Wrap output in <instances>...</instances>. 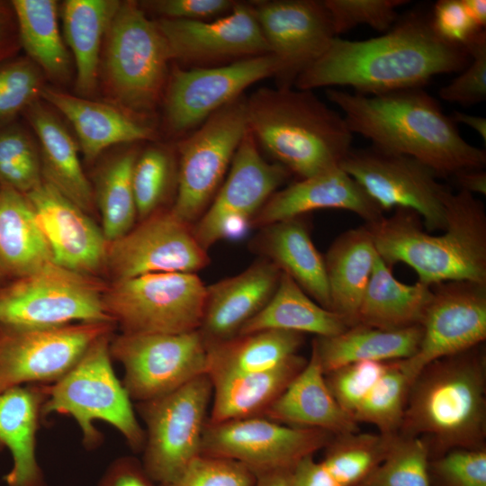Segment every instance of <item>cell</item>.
I'll return each instance as SVG.
<instances>
[{"label":"cell","instance_id":"cell-1","mask_svg":"<svg viewBox=\"0 0 486 486\" xmlns=\"http://www.w3.org/2000/svg\"><path fill=\"white\" fill-rule=\"evenodd\" d=\"M470 60L464 46L436 32L431 11L415 8L381 36L363 40L335 37L293 86L311 91L349 86L356 94H380L423 87L435 76L461 72Z\"/></svg>","mask_w":486,"mask_h":486},{"label":"cell","instance_id":"cell-2","mask_svg":"<svg viewBox=\"0 0 486 486\" xmlns=\"http://www.w3.org/2000/svg\"><path fill=\"white\" fill-rule=\"evenodd\" d=\"M326 95L343 112L353 135L370 140L379 149L420 161L438 178L484 169L485 149L468 143L423 87L371 95L331 88Z\"/></svg>","mask_w":486,"mask_h":486},{"label":"cell","instance_id":"cell-3","mask_svg":"<svg viewBox=\"0 0 486 486\" xmlns=\"http://www.w3.org/2000/svg\"><path fill=\"white\" fill-rule=\"evenodd\" d=\"M446 226L441 235L424 230L415 212L396 208L390 217L365 223L379 256L392 266L411 267L428 285L451 281L486 284V212L473 194L449 188L443 195Z\"/></svg>","mask_w":486,"mask_h":486},{"label":"cell","instance_id":"cell-4","mask_svg":"<svg viewBox=\"0 0 486 486\" xmlns=\"http://www.w3.org/2000/svg\"><path fill=\"white\" fill-rule=\"evenodd\" d=\"M399 435L423 439L435 457L485 448L486 360L482 344L428 364L411 382Z\"/></svg>","mask_w":486,"mask_h":486},{"label":"cell","instance_id":"cell-5","mask_svg":"<svg viewBox=\"0 0 486 486\" xmlns=\"http://www.w3.org/2000/svg\"><path fill=\"white\" fill-rule=\"evenodd\" d=\"M246 112L256 141L300 179L338 166L352 148L343 115L311 90L259 88L246 98Z\"/></svg>","mask_w":486,"mask_h":486},{"label":"cell","instance_id":"cell-6","mask_svg":"<svg viewBox=\"0 0 486 486\" xmlns=\"http://www.w3.org/2000/svg\"><path fill=\"white\" fill-rule=\"evenodd\" d=\"M112 333L100 337L67 374L46 384L41 418L51 414L72 417L80 429L83 446L89 451L104 441L94 421H104L123 436L133 452L141 453L145 430L112 367Z\"/></svg>","mask_w":486,"mask_h":486},{"label":"cell","instance_id":"cell-7","mask_svg":"<svg viewBox=\"0 0 486 486\" xmlns=\"http://www.w3.org/2000/svg\"><path fill=\"white\" fill-rule=\"evenodd\" d=\"M92 275L51 263L0 287V328L40 329L78 322H114Z\"/></svg>","mask_w":486,"mask_h":486},{"label":"cell","instance_id":"cell-8","mask_svg":"<svg viewBox=\"0 0 486 486\" xmlns=\"http://www.w3.org/2000/svg\"><path fill=\"white\" fill-rule=\"evenodd\" d=\"M106 35L104 73L112 94L130 112H150L162 94L171 60L156 22L135 2H121Z\"/></svg>","mask_w":486,"mask_h":486},{"label":"cell","instance_id":"cell-9","mask_svg":"<svg viewBox=\"0 0 486 486\" xmlns=\"http://www.w3.org/2000/svg\"><path fill=\"white\" fill-rule=\"evenodd\" d=\"M212 398V384L204 374L161 397L136 402L145 425L141 463L158 484L176 479L202 454Z\"/></svg>","mask_w":486,"mask_h":486},{"label":"cell","instance_id":"cell-10","mask_svg":"<svg viewBox=\"0 0 486 486\" xmlns=\"http://www.w3.org/2000/svg\"><path fill=\"white\" fill-rule=\"evenodd\" d=\"M103 297L122 333H184L201 326L206 285L195 273H154L114 280Z\"/></svg>","mask_w":486,"mask_h":486},{"label":"cell","instance_id":"cell-11","mask_svg":"<svg viewBox=\"0 0 486 486\" xmlns=\"http://www.w3.org/2000/svg\"><path fill=\"white\" fill-rule=\"evenodd\" d=\"M246 98L207 118L179 146L176 196L170 212L193 226L209 207L248 132Z\"/></svg>","mask_w":486,"mask_h":486},{"label":"cell","instance_id":"cell-12","mask_svg":"<svg viewBox=\"0 0 486 486\" xmlns=\"http://www.w3.org/2000/svg\"><path fill=\"white\" fill-rule=\"evenodd\" d=\"M112 358L123 368L130 399L167 394L207 372L208 346L199 329L184 333H121L112 338Z\"/></svg>","mask_w":486,"mask_h":486},{"label":"cell","instance_id":"cell-13","mask_svg":"<svg viewBox=\"0 0 486 486\" xmlns=\"http://www.w3.org/2000/svg\"><path fill=\"white\" fill-rule=\"evenodd\" d=\"M339 166L383 212L409 209L419 215L428 231L446 229L443 195L448 187L441 184L436 173L420 161L371 145L352 148Z\"/></svg>","mask_w":486,"mask_h":486},{"label":"cell","instance_id":"cell-14","mask_svg":"<svg viewBox=\"0 0 486 486\" xmlns=\"http://www.w3.org/2000/svg\"><path fill=\"white\" fill-rule=\"evenodd\" d=\"M114 322H78L40 329L0 328V392L26 384H50L67 374Z\"/></svg>","mask_w":486,"mask_h":486},{"label":"cell","instance_id":"cell-15","mask_svg":"<svg viewBox=\"0 0 486 486\" xmlns=\"http://www.w3.org/2000/svg\"><path fill=\"white\" fill-rule=\"evenodd\" d=\"M333 436L324 430L290 427L265 417L208 421L202 454L238 461L258 476L292 469L303 457L323 449Z\"/></svg>","mask_w":486,"mask_h":486},{"label":"cell","instance_id":"cell-16","mask_svg":"<svg viewBox=\"0 0 486 486\" xmlns=\"http://www.w3.org/2000/svg\"><path fill=\"white\" fill-rule=\"evenodd\" d=\"M289 175L281 164L264 159L257 142L248 130L234 155L225 182L193 225L199 244L207 250L221 238L242 236Z\"/></svg>","mask_w":486,"mask_h":486},{"label":"cell","instance_id":"cell-17","mask_svg":"<svg viewBox=\"0 0 486 486\" xmlns=\"http://www.w3.org/2000/svg\"><path fill=\"white\" fill-rule=\"evenodd\" d=\"M277 58L265 54L238 59L219 67L176 68L165 94L168 129L184 133L201 125L222 106L242 95L256 82L277 76Z\"/></svg>","mask_w":486,"mask_h":486},{"label":"cell","instance_id":"cell-18","mask_svg":"<svg viewBox=\"0 0 486 486\" xmlns=\"http://www.w3.org/2000/svg\"><path fill=\"white\" fill-rule=\"evenodd\" d=\"M417 352L400 360L412 382L429 364L482 345L486 339V284L451 281L431 285Z\"/></svg>","mask_w":486,"mask_h":486},{"label":"cell","instance_id":"cell-19","mask_svg":"<svg viewBox=\"0 0 486 486\" xmlns=\"http://www.w3.org/2000/svg\"><path fill=\"white\" fill-rule=\"evenodd\" d=\"M209 264L193 226L170 211L143 220L108 244L105 266L114 280L154 273H195Z\"/></svg>","mask_w":486,"mask_h":486},{"label":"cell","instance_id":"cell-20","mask_svg":"<svg viewBox=\"0 0 486 486\" xmlns=\"http://www.w3.org/2000/svg\"><path fill=\"white\" fill-rule=\"evenodd\" d=\"M250 4L270 53L279 62L278 86L292 87L299 75L327 51L336 37L323 1Z\"/></svg>","mask_w":486,"mask_h":486},{"label":"cell","instance_id":"cell-21","mask_svg":"<svg viewBox=\"0 0 486 486\" xmlns=\"http://www.w3.org/2000/svg\"><path fill=\"white\" fill-rule=\"evenodd\" d=\"M155 22L171 60L200 66L270 53L250 3L237 2L230 13L210 21Z\"/></svg>","mask_w":486,"mask_h":486},{"label":"cell","instance_id":"cell-22","mask_svg":"<svg viewBox=\"0 0 486 486\" xmlns=\"http://www.w3.org/2000/svg\"><path fill=\"white\" fill-rule=\"evenodd\" d=\"M25 195L55 264L92 276L105 266L109 243L87 212L44 180Z\"/></svg>","mask_w":486,"mask_h":486},{"label":"cell","instance_id":"cell-23","mask_svg":"<svg viewBox=\"0 0 486 486\" xmlns=\"http://www.w3.org/2000/svg\"><path fill=\"white\" fill-rule=\"evenodd\" d=\"M320 209L349 211L365 223L384 216L363 187L338 166L276 191L256 214L251 225L262 228Z\"/></svg>","mask_w":486,"mask_h":486},{"label":"cell","instance_id":"cell-24","mask_svg":"<svg viewBox=\"0 0 486 486\" xmlns=\"http://www.w3.org/2000/svg\"><path fill=\"white\" fill-rule=\"evenodd\" d=\"M281 274L279 268L265 258L237 275L206 286L199 330L207 346L237 336L270 301Z\"/></svg>","mask_w":486,"mask_h":486},{"label":"cell","instance_id":"cell-25","mask_svg":"<svg viewBox=\"0 0 486 486\" xmlns=\"http://www.w3.org/2000/svg\"><path fill=\"white\" fill-rule=\"evenodd\" d=\"M262 417L334 436L359 431L357 423L342 410L330 392L313 342L305 366Z\"/></svg>","mask_w":486,"mask_h":486},{"label":"cell","instance_id":"cell-26","mask_svg":"<svg viewBox=\"0 0 486 486\" xmlns=\"http://www.w3.org/2000/svg\"><path fill=\"white\" fill-rule=\"evenodd\" d=\"M46 384H26L0 392V450L7 448L13 465L4 486H48L36 456V434Z\"/></svg>","mask_w":486,"mask_h":486},{"label":"cell","instance_id":"cell-27","mask_svg":"<svg viewBox=\"0 0 486 486\" xmlns=\"http://www.w3.org/2000/svg\"><path fill=\"white\" fill-rule=\"evenodd\" d=\"M262 228L255 242L256 248L313 301L330 310L324 257L313 244L302 216Z\"/></svg>","mask_w":486,"mask_h":486},{"label":"cell","instance_id":"cell-28","mask_svg":"<svg viewBox=\"0 0 486 486\" xmlns=\"http://www.w3.org/2000/svg\"><path fill=\"white\" fill-rule=\"evenodd\" d=\"M40 96L71 122L87 160L110 146L154 137L152 128L114 106L49 87H43Z\"/></svg>","mask_w":486,"mask_h":486},{"label":"cell","instance_id":"cell-29","mask_svg":"<svg viewBox=\"0 0 486 486\" xmlns=\"http://www.w3.org/2000/svg\"><path fill=\"white\" fill-rule=\"evenodd\" d=\"M378 257L365 225L340 234L324 256L330 310L348 327L357 324L359 308Z\"/></svg>","mask_w":486,"mask_h":486},{"label":"cell","instance_id":"cell-30","mask_svg":"<svg viewBox=\"0 0 486 486\" xmlns=\"http://www.w3.org/2000/svg\"><path fill=\"white\" fill-rule=\"evenodd\" d=\"M306 363L297 354L271 369L211 379L212 403L208 421L262 417Z\"/></svg>","mask_w":486,"mask_h":486},{"label":"cell","instance_id":"cell-31","mask_svg":"<svg viewBox=\"0 0 486 486\" xmlns=\"http://www.w3.org/2000/svg\"><path fill=\"white\" fill-rule=\"evenodd\" d=\"M40 144L43 180L86 212L94 208V190L84 173L78 148L60 121L38 101L26 108Z\"/></svg>","mask_w":486,"mask_h":486},{"label":"cell","instance_id":"cell-32","mask_svg":"<svg viewBox=\"0 0 486 486\" xmlns=\"http://www.w3.org/2000/svg\"><path fill=\"white\" fill-rule=\"evenodd\" d=\"M54 263L27 196L0 185V270L19 278Z\"/></svg>","mask_w":486,"mask_h":486},{"label":"cell","instance_id":"cell-33","mask_svg":"<svg viewBox=\"0 0 486 486\" xmlns=\"http://www.w3.org/2000/svg\"><path fill=\"white\" fill-rule=\"evenodd\" d=\"M422 338L420 325L384 330L356 324L342 333L316 338L313 343L324 374L360 361H394L411 357Z\"/></svg>","mask_w":486,"mask_h":486},{"label":"cell","instance_id":"cell-34","mask_svg":"<svg viewBox=\"0 0 486 486\" xmlns=\"http://www.w3.org/2000/svg\"><path fill=\"white\" fill-rule=\"evenodd\" d=\"M431 297L430 285L398 281L379 256L359 308L357 324L384 330L420 325Z\"/></svg>","mask_w":486,"mask_h":486},{"label":"cell","instance_id":"cell-35","mask_svg":"<svg viewBox=\"0 0 486 486\" xmlns=\"http://www.w3.org/2000/svg\"><path fill=\"white\" fill-rule=\"evenodd\" d=\"M303 339L302 333L280 329L237 335L207 346L206 374L214 379L271 369L297 355Z\"/></svg>","mask_w":486,"mask_h":486},{"label":"cell","instance_id":"cell-36","mask_svg":"<svg viewBox=\"0 0 486 486\" xmlns=\"http://www.w3.org/2000/svg\"><path fill=\"white\" fill-rule=\"evenodd\" d=\"M348 328L342 317L320 306L289 275L282 273L270 301L241 328L238 335L280 329L328 338Z\"/></svg>","mask_w":486,"mask_h":486},{"label":"cell","instance_id":"cell-37","mask_svg":"<svg viewBox=\"0 0 486 486\" xmlns=\"http://www.w3.org/2000/svg\"><path fill=\"white\" fill-rule=\"evenodd\" d=\"M121 2L67 0L62 7L63 31L76 67V88L89 94L96 86L103 38Z\"/></svg>","mask_w":486,"mask_h":486},{"label":"cell","instance_id":"cell-38","mask_svg":"<svg viewBox=\"0 0 486 486\" xmlns=\"http://www.w3.org/2000/svg\"><path fill=\"white\" fill-rule=\"evenodd\" d=\"M22 46L31 60L55 80H65L70 72V58L58 22L54 0H14Z\"/></svg>","mask_w":486,"mask_h":486},{"label":"cell","instance_id":"cell-39","mask_svg":"<svg viewBox=\"0 0 486 486\" xmlns=\"http://www.w3.org/2000/svg\"><path fill=\"white\" fill-rule=\"evenodd\" d=\"M397 436L360 431L334 436L320 460L331 486H361L385 458Z\"/></svg>","mask_w":486,"mask_h":486},{"label":"cell","instance_id":"cell-40","mask_svg":"<svg viewBox=\"0 0 486 486\" xmlns=\"http://www.w3.org/2000/svg\"><path fill=\"white\" fill-rule=\"evenodd\" d=\"M138 155L127 150L108 162L96 180L94 201L102 218V231L108 243L122 237L138 217L132 188V171Z\"/></svg>","mask_w":486,"mask_h":486},{"label":"cell","instance_id":"cell-41","mask_svg":"<svg viewBox=\"0 0 486 486\" xmlns=\"http://www.w3.org/2000/svg\"><path fill=\"white\" fill-rule=\"evenodd\" d=\"M410 384L400 360L391 361L353 412L352 419L372 424L385 436L399 435Z\"/></svg>","mask_w":486,"mask_h":486},{"label":"cell","instance_id":"cell-42","mask_svg":"<svg viewBox=\"0 0 486 486\" xmlns=\"http://www.w3.org/2000/svg\"><path fill=\"white\" fill-rule=\"evenodd\" d=\"M429 460L423 439L398 435L385 458L361 486H432Z\"/></svg>","mask_w":486,"mask_h":486},{"label":"cell","instance_id":"cell-43","mask_svg":"<svg viewBox=\"0 0 486 486\" xmlns=\"http://www.w3.org/2000/svg\"><path fill=\"white\" fill-rule=\"evenodd\" d=\"M177 178L171 154L161 147H150L137 158L132 171V188L138 218L157 213Z\"/></svg>","mask_w":486,"mask_h":486},{"label":"cell","instance_id":"cell-44","mask_svg":"<svg viewBox=\"0 0 486 486\" xmlns=\"http://www.w3.org/2000/svg\"><path fill=\"white\" fill-rule=\"evenodd\" d=\"M43 181L39 151L22 130L9 128L0 131V185L23 194Z\"/></svg>","mask_w":486,"mask_h":486},{"label":"cell","instance_id":"cell-45","mask_svg":"<svg viewBox=\"0 0 486 486\" xmlns=\"http://www.w3.org/2000/svg\"><path fill=\"white\" fill-rule=\"evenodd\" d=\"M336 37L357 25L388 32L397 22L398 9L408 0H324Z\"/></svg>","mask_w":486,"mask_h":486},{"label":"cell","instance_id":"cell-46","mask_svg":"<svg viewBox=\"0 0 486 486\" xmlns=\"http://www.w3.org/2000/svg\"><path fill=\"white\" fill-rule=\"evenodd\" d=\"M39 67L29 59H18L0 67V121L26 109L43 89Z\"/></svg>","mask_w":486,"mask_h":486},{"label":"cell","instance_id":"cell-47","mask_svg":"<svg viewBox=\"0 0 486 486\" xmlns=\"http://www.w3.org/2000/svg\"><path fill=\"white\" fill-rule=\"evenodd\" d=\"M256 475L243 464L200 454L173 481L159 486H254Z\"/></svg>","mask_w":486,"mask_h":486},{"label":"cell","instance_id":"cell-48","mask_svg":"<svg viewBox=\"0 0 486 486\" xmlns=\"http://www.w3.org/2000/svg\"><path fill=\"white\" fill-rule=\"evenodd\" d=\"M390 362L360 361L325 374L334 398L350 418L367 392L385 372Z\"/></svg>","mask_w":486,"mask_h":486},{"label":"cell","instance_id":"cell-49","mask_svg":"<svg viewBox=\"0 0 486 486\" xmlns=\"http://www.w3.org/2000/svg\"><path fill=\"white\" fill-rule=\"evenodd\" d=\"M465 48L471 57L467 67L448 85L441 87V99L471 106L486 99V32H480Z\"/></svg>","mask_w":486,"mask_h":486},{"label":"cell","instance_id":"cell-50","mask_svg":"<svg viewBox=\"0 0 486 486\" xmlns=\"http://www.w3.org/2000/svg\"><path fill=\"white\" fill-rule=\"evenodd\" d=\"M437 486H486V449L458 448L429 463Z\"/></svg>","mask_w":486,"mask_h":486},{"label":"cell","instance_id":"cell-51","mask_svg":"<svg viewBox=\"0 0 486 486\" xmlns=\"http://www.w3.org/2000/svg\"><path fill=\"white\" fill-rule=\"evenodd\" d=\"M430 11L436 32L452 43L465 47L475 35L484 31L472 19L463 0H438Z\"/></svg>","mask_w":486,"mask_h":486},{"label":"cell","instance_id":"cell-52","mask_svg":"<svg viewBox=\"0 0 486 486\" xmlns=\"http://www.w3.org/2000/svg\"><path fill=\"white\" fill-rule=\"evenodd\" d=\"M236 4L232 0H157L145 4L162 18L210 21L227 14Z\"/></svg>","mask_w":486,"mask_h":486},{"label":"cell","instance_id":"cell-53","mask_svg":"<svg viewBox=\"0 0 486 486\" xmlns=\"http://www.w3.org/2000/svg\"><path fill=\"white\" fill-rule=\"evenodd\" d=\"M96 486H159L146 472L141 460L132 455L112 460Z\"/></svg>","mask_w":486,"mask_h":486},{"label":"cell","instance_id":"cell-54","mask_svg":"<svg viewBox=\"0 0 486 486\" xmlns=\"http://www.w3.org/2000/svg\"><path fill=\"white\" fill-rule=\"evenodd\" d=\"M460 190L472 194H486V172L484 169H464L453 176Z\"/></svg>","mask_w":486,"mask_h":486},{"label":"cell","instance_id":"cell-55","mask_svg":"<svg viewBox=\"0 0 486 486\" xmlns=\"http://www.w3.org/2000/svg\"><path fill=\"white\" fill-rule=\"evenodd\" d=\"M292 469L277 470L256 476L254 486H294Z\"/></svg>","mask_w":486,"mask_h":486},{"label":"cell","instance_id":"cell-56","mask_svg":"<svg viewBox=\"0 0 486 486\" xmlns=\"http://www.w3.org/2000/svg\"><path fill=\"white\" fill-rule=\"evenodd\" d=\"M450 117L456 124L463 123L472 129L480 135L483 142L486 141V118L471 115L459 111H454Z\"/></svg>","mask_w":486,"mask_h":486},{"label":"cell","instance_id":"cell-57","mask_svg":"<svg viewBox=\"0 0 486 486\" xmlns=\"http://www.w3.org/2000/svg\"><path fill=\"white\" fill-rule=\"evenodd\" d=\"M464 4L477 26L485 30L486 26V1L463 0Z\"/></svg>","mask_w":486,"mask_h":486},{"label":"cell","instance_id":"cell-58","mask_svg":"<svg viewBox=\"0 0 486 486\" xmlns=\"http://www.w3.org/2000/svg\"><path fill=\"white\" fill-rule=\"evenodd\" d=\"M2 39H3V24H2V21L0 17V44L2 42Z\"/></svg>","mask_w":486,"mask_h":486},{"label":"cell","instance_id":"cell-59","mask_svg":"<svg viewBox=\"0 0 486 486\" xmlns=\"http://www.w3.org/2000/svg\"><path fill=\"white\" fill-rule=\"evenodd\" d=\"M3 277H4V275H3V274H2V272H1V270H0V280H1Z\"/></svg>","mask_w":486,"mask_h":486}]
</instances>
